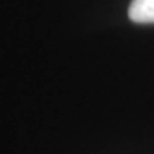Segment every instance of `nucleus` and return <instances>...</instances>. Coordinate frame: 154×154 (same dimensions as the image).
Wrapping results in <instances>:
<instances>
[{
  "mask_svg": "<svg viewBox=\"0 0 154 154\" xmlns=\"http://www.w3.org/2000/svg\"><path fill=\"white\" fill-rule=\"evenodd\" d=\"M128 17L137 24H154V0H132Z\"/></svg>",
  "mask_w": 154,
  "mask_h": 154,
  "instance_id": "obj_1",
  "label": "nucleus"
}]
</instances>
